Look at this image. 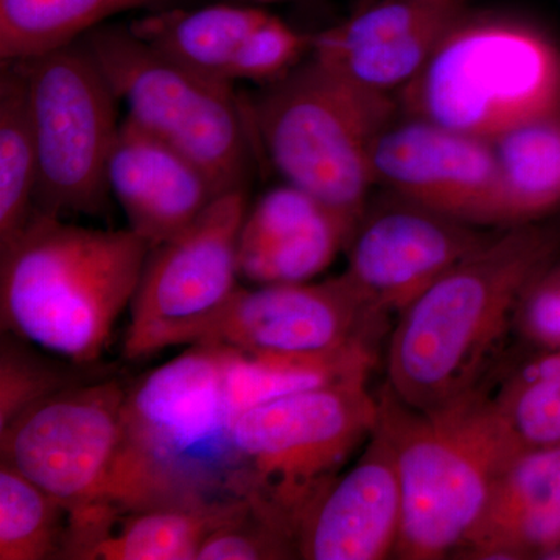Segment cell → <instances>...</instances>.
<instances>
[{"label":"cell","instance_id":"1","mask_svg":"<svg viewBox=\"0 0 560 560\" xmlns=\"http://www.w3.org/2000/svg\"><path fill=\"white\" fill-rule=\"evenodd\" d=\"M559 254V224L537 221L493 232L444 272L397 315L386 359L390 393L433 410L481 388L523 291Z\"/></svg>","mask_w":560,"mask_h":560},{"label":"cell","instance_id":"2","mask_svg":"<svg viewBox=\"0 0 560 560\" xmlns=\"http://www.w3.org/2000/svg\"><path fill=\"white\" fill-rule=\"evenodd\" d=\"M223 349L194 345L127 389L116 466L97 503L119 511L245 497Z\"/></svg>","mask_w":560,"mask_h":560},{"label":"cell","instance_id":"3","mask_svg":"<svg viewBox=\"0 0 560 560\" xmlns=\"http://www.w3.org/2000/svg\"><path fill=\"white\" fill-rule=\"evenodd\" d=\"M150 249L130 228L94 230L33 213L0 249L2 329L70 363H94L130 308Z\"/></svg>","mask_w":560,"mask_h":560},{"label":"cell","instance_id":"4","mask_svg":"<svg viewBox=\"0 0 560 560\" xmlns=\"http://www.w3.org/2000/svg\"><path fill=\"white\" fill-rule=\"evenodd\" d=\"M378 404L401 490L396 559L458 558L500 471L522 448L485 386L433 410L412 408L385 386Z\"/></svg>","mask_w":560,"mask_h":560},{"label":"cell","instance_id":"5","mask_svg":"<svg viewBox=\"0 0 560 560\" xmlns=\"http://www.w3.org/2000/svg\"><path fill=\"white\" fill-rule=\"evenodd\" d=\"M254 138L283 180L359 223L371 202V153L399 114L375 94L313 60L265 84L248 106Z\"/></svg>","mask_w":560,"mask_h":560},{"label":"cell","instance_id":"6","mask_svg":"<svg viewBox=\"0 0 560 560\" xmlns=\"http://www.w3.org/2000/svg\"><path fill=\"white\" fill-rule=\"evenodd\" d=\"M397 105L401 114L493 140L560 113V44L525 22L467 14Z\"/></svg>","mask_w":560,"mask_h":560},{"label":"cell","instance_id":"7","mask_svg":"<svg viewBox=\"0 0 560 560\" xmlns=\"http://www.w3.org/2000/svg\"><path fill=\"white\" fill-rule=\"evenodd\" d=\"M368 378L370 372H359L283 394L234 420L245 497L275 514L293 537L302 515L377 427L381 404Z\"/></svg>","mask_w":560,"mask_h":560},{"label":"cell","instance_id":"8","mask_svg":"<svg viewBox=\"0 0 560 560\" xmlns=\"http://www.w3.org/2000/svg\"><path fill=\"white\" fill-rule=\"evenodd\" d=\"M80 40L127 117L200 165L220 194L245 190L254 135L232 83L184 68L124 25H98Z\"/></svg>","mask_w":560,"mask_h":560},{"label":"cell","instance_id":"9","mask_svg":"<svg viewBox=\"0 0 560 560\" xmlns=\"http://www.w3.org/2000/svg\"><path fill=\"white\" fill-rule=\"evenodd\" d=\"M27 84L38 184L35 212L103 215L109 205L108 161L119 131L116 94L81 40L11 61Z\"/></svg>","mask_w":560,"mask_h":560},{"label":"cell","instance_id":"10","mask_svg":"<svg viewBox=\"0 0 560 560\" xmlns=\"http://www.w3.org/2000/svg\"><path fill=\"white\" fill-rule=\"evenodd\" d=\"M245 190L220 195L197 220L150 249L130 305L128 360L198 345L241 290L238 237Z\"/></svg>","mask_w":560,"mask_h":560},{"label":"cell","instance_id":"11","mask_svg":"<svg viewBox=\"0 0 560 560\" xmlns=\"http://www.w3.org/2000/svg\"><path fill=\"white\" fill-rule=\"evenodd\" d=\"M342 272L334 278L237 291L198 345L290 359H371L388 327Z\"/></svg>","mask_w":560,"mask_h":560},{"label":"cell","instance_id":"12","mask_svg":"<svg viewBox=\"0 0 560 560\" xmlns=\"http://www.w3.org/2000/svg\"><path fill=\"white\" fill-rule=\"evenodd\" d=\"M127 389L105 378L39 400L0 429V460L49 492L68 514L97 503L119 455Z\"/></svg>","mask_w":560,"mask_h":560},{"label":"cell","instance_id":"13","mask_svg":"<svg viewBox=\"0 0 560 560\" xmlns=\"http://www.w3.org/2000/svg\"><path fill=\"white\" fill-rule=\"evenodd\" d=\"M372 179L393 197L480 228L503 230L501 184L490 140L397 114L371 153Z\"/></svg>","mask_w":560,"mask_h":560},{"label":"cell","instance_id":"14","mask_svg":"<svg viewBox=\"0 0 560 560\" xmlns=\"http://www.w3.org/2000/svg\"><path fill=\"white\" fill-rule=\"evenodd\" d=\"M389 197L361 217L346 246L345 275L390 316L400 315L495 231Z\"/></svg>","mask_w":560,"mask_h":560},{"label":"cell","instance_id":"15","mask_svg":"<svg viewBox=\"0 0 560 560\" xmlns=\"http://www.w3.org/2000/svg\"><path fill=\"white\" fill-rule=\"evenodd\" d=\"M467 11L458 0H381L313 33V60L397 101Z\"/></svg>","mask_w":560,"mask_h":560},{"label":"cell","instance_id":"16","mask_svg":"<svg viewBox=\"0 0 560 560\" xmlns=\"http://www.w3.org/2000/svg\"><path fill=\"white\" fill-rule=\"evenodd\" d=\"M401 528V490L396 453L381 422L357 463L338 475L302 515L298 558L385 560L396 558Z\"/></svg>","mask_w":560,"mask_h":560},{"label":"cell","instance_id":"17","mask_svg":"<svg viewBox=\"0 0 560 560\" xmlns=\"http://www.w3.org/2000/svg\"><path fill=\"white\" fill-rule=\"evenodd\" d=\"M357 221L283 183L246 210L238 237V271L253 285L315 280L334 264Z\"/></svg>","mask_w":560,"mask_h":560},{"label":"cell","instance_id":"18","mask_svg":"<svg viewBox=\"0 0 560 560\" xmlns=\"http://www.w3.org/2000/svg\"><path fill=\"white\" fill-rule=\"evenodd\" d=\"M110 197L150 248L168 241L220 197L200 165L167 142L120 121L108 161Z\"/></svg>","mask_w":560,"mask_h":560},{"label":"cell","instance_id":"19","mask_svg":"<svg viewBox=\"0 0 560 560\" xmlns=\"http://www.w3.org/2000/svg\"><path fill=\"white\" fill-rule=\"evenodd\" d=\"M248 506V497L135 511L91 504L68 515L61 559L197 560L210 534Z\"/></svg>","mask_w":560,"mask_h":560},{"label":"cell","instance_id":"20","mask_svg":"<svg viewBox=\"0 0 560 560\" xmlns=\"http://www.w3.org/2000/svg\"><path fill=\"white\" fill-rule=\"evenodd\" d=\"M560 545V444L522 448L500 471L464 559H540Z\"/></svg>","mask_w":560,"mask_h":560},{"label":"cell","instance_id":"21","mask_svg":"<svg viewBox=\"0 0 560 560\" xmlns=\"http://www.w3.org/2000/svg\"><path fill=\"white\" fill-rule=\"evenodd\" d=\"M270 16L259 7L210 5L150 14L128 27L154 50L209 79L232 80L246 40Z\"/></svg>","mask_w":560,"mask_h":560},{"label":"cell","instance_id":"22","mask_svg":"<svg viewBox=\"0 0 560 560\" xmlns=\"http://www.w3.org/2000/svg\"><path fill=\"white\" fill-rule=\"evenodd\" d=\"M490 143L500 173L503 228L555 215L560 210V113L525 121Z\"/></svg>","mask_w":560,"mask_h":560},{"label":"cell","instance_id":"23","mask_svg":"<svg viewBox=\"0 0 560 560\" xmlns=\"http://www.w3.org/2000/svg\"><path fill=\"white\" fill-rule=\"evenodd\" d=\"M38 150L27 84L18 66L0 72V249L20 237L35 213Z\"/></svg>","mask_w":560,"mask_h":560},{"label":"cell","instance_id":"24","mask_svg":"<svg viewBox=\"0 0 560 560\" xmlns=\"http://www.w3.org/2000/svg\"><path fill=\"white\" fill-rule=\"evenodd\" d=\"M162 0H0V58L25 60L79 43L106 18Z\"/></svg>","mask_w":560,"mask_h":560},{"label":"cell","instance_id":"25","mask_svg":"<svg viewBox=\"0 0 560 560\" xmlns=\"http://www.w3.org/2000/svg\"><path fill=\"white\" fill-rule=\"evenodd\" d=\"M224 382L235 418L261 401L371 372L370 359H290L223 348Z\"/></svg>","mask_w":560,"mask_h":560},{"label":"cell","instance_id":"26","mask_svg":"<svg viewBox=\"0 0 560 560\" xmlns=\"http://www.w3.org/2000/svg\"><path fill=\"white\" fill-rule=\"evenodd\" d=\"M68 511L0 460V560L61 559Z\"/></svg>","mask_w":560,"mask_h":560},{"label":"cell","instance_id":"27","mask_svg":"<svg viewBox=\"0 0 560 560\" xmlns=\"http://www.w3.org/2000/svg\"><path fill=\"white\" fill-rule=\"evenodd\" d=\"M492 396L518 447L560 444V350L523 363Z\"/></svg>","mask_w":560,"mask_h":560},{"label":"cell","instance_id":"28","mask_svg":"<svg viewBox=\"0 0 560 560\" xmlns=\"http://www.w3.org/2000/svg\"><path fill=\"white\" fill-rule=\"evenodd\" d=\"M75 383L80 382L57 361L38 355L33 352L31 342L3 330L0 346V429L32 405Z\"/></svg>","mask_w":560,"mask_h":560},{"label":"cell","instance_id":"29","mask_svg":"<svg viewBox=\"0 0 560 560\" xmlns=\"http://www.w3.org/2000/svg\"><path fill=\"white\" fill-rule=\"evenodd\" d=\"M298 558L291 530L249 500L238 517L210 534L197 560H268Z\"/></svg>","mask_w":560,"mask_h":560},{"label":"cell","instance_id":"30","mask_svg":"<svg viewBox=\"0 0 560 560\" xmlns=\"http://www.w3.org/2000/svg\"><path fill=\"white\" fill-rule=\"evenodd\" d=\"M311 51V33L296 31L270 13L243 46L232 70V80L253 81L260 86L275 83L307 60Z\"/></svg>","mask_w":560,"mask_h":560},{"label":"cell","instance_id":"31","mask_svg":"<svg viewBox=\"0 0 560 560\" xmlns=\"http://www.w3.org/2000/svg\"><path fill=\"white\" fill-rule=\"evenodd\" d=\"M555 265L523 291L512 320V329L539 352L560 350V278Z\"/></svg>","mask_w":560,"mask_h":560},{"label":"cell","instance_id":"32","mask_svg":"<svg viewBox=\"0 0 560 560\" xmlns=\"http://www.w3.org/2000/svg\"><path fill=\"white\" fill-rule=\"evenodd\" d=\"M541 560H560V545L541 555Z\"/></svg>","mask_w":560,"mask_h":560},{"label":"cell","instance_id":"33","mask_svg":"<svg viewBox=\"0 0 560 560\" xmlns=\"http://www.w3.org/2000/svg\"><path fill=\"white\" fill-rule=\"evenodd\" d=\"M555 267H556V270H558V272H559V278H560V259H559L558 261H556Z\"/></svg>","mask_w":560,"mask_h":560},{"label":"cell","instance_id":"34","mask_svg":"<svg viewBox=\"0 0 560 560\" xmlns=\"http://www.w3.org/2000/svg\"><path fill=\"white\" fill-rule=\"evenodd\" d=\"M257 2H275V0H257Z\"/></svg>","mask_w":560,"mask_h":560}]
</instances>
